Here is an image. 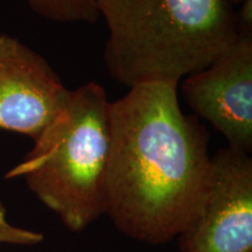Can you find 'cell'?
I'll return each mask as SVG.
<instances>
[{"label":"cell","instance_id":"cell-1","mask_svg":"<svg viewBox=\"0 0 252 252\" xmlns=\"http://www.w3.org/2000/svg\"><path fill=\"white\" fill-rule=\"evenodd\" d=\"M105 214L123 235L162 245L202 215L212 181L209 133L184 113L178 84L132 87L109 108Z\"/></svg>","mask_w":252,"mask_h":252},{"label":"cell","instance_id":"cell-2","mask_svg":"<svg viewBox=\"0 0 252 252\" xmlns=\"http://www.w3.org/2000/svg\"><path fill=\"white\" fill-rule=\"evenodd\" d=\"M108 28L104 63L118 83L178 84L202 70L238 35L226 0H97Z\"/></svg>","mask_w":252,"mask_h":252},{"label":"cell","instance_id":"cell-3","mask_svg":"<svg viewBox=\"0 0 252 252\" xmlns=\"http://www.w3.org/2000/svg\"><path fill=\"white\" fill-rule=\"evenodd\" d=\"M109 108L106 91L97 82L69 90L55 117L33 140V149L5 175L24 179L74 234L105 214Z\"/></svg>","mask_w":252,"mask_h":252},{"label":"cell","instance_id":"cell-4","mask_svg":"<svg viewBox=\"0 0 252 252\" xmlns=\"http://www.w3.org/2000/svg\"><path fill=\"white\" fill-rule=\"evenodd\" d=\"M180 82L195 117L210 123L229 147L251 154L252 26L238 24L234 42L208 67Z\"/></svg>","mask_w":252,"mask_h":252},{"label":"cell","instance_id":"cell-5","mask_svg":"<svg viewBox=\"0 0 252 252\" xmlns=\"http://www.w3.org/2000/svg\"><path fill=\"white\" fill-rule=\"evenodd\" d=\"M180 252H252V158L226 146L212 156L202 215L178 238Z\"/></svg>","mask_w":252,"mask_h":252},{"label":"cell","instance_id":"cell-6","mask_svg":"<svg viewBox=\"0 0 252 252\" xmlns=\"http://www.w3.org/2000/svg\"><path fill=\"white\" fill-rule=\"evenodd\" d=\"M69 93L45 58L7 34H0V130L35 140Z\"/></svg>","mask_w":252,"mask_h":252},{"label":"cell","instance_id":"cell-7","mask_svg":"<svg viewBox=\"0 0 252 252\" xmlns=\"http://www.w3.org/2000/svg\"><path fill=\"white\" fill-rule=\"evenodd\" d=\"M39 17L60 24H94L99 19L97 0H26Z\"/></svg>","mask_w":252,"mask_h":252},{"label":"cell","instance_id":"cell-8","mask_svg":"<svg viewBox=\"0 0 252 252\" xmlns=\"http://www.w3.org/2000/svg\"><path fill=\"white\" fill-rule=\"evenodd\" d=\"M43 242L41 232L19 228L9 223L4 204L0 203V243L14 245H36Z\"/></svg>","mask_w":252,"mask_h":252},{"label":"cell","instance_id":"cell-9","mask_svg":"<svg viewBox=\"0 0 252 252\" xmlns=\"http://www.w3.org/2000/svg\"><path fill=\"white\" fill-rule=\"evenodd\" d=\"M226 1H228L231 6H234V7H236V6L241 5L242 2L244 1V0H226Z\"/></svg>","mask_w":252,"mask_h":252}]
</instances>
